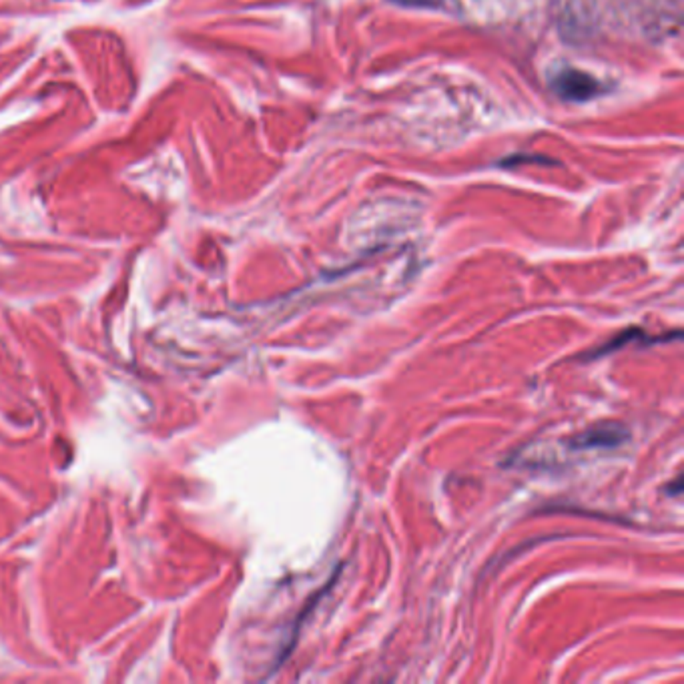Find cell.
<instances>
[{"mask_svg":"<svg viewBox=\"0 0 684 684\" xmlns=\"http://www.w3.org/2000/svg\"><path fill=\"white\" fill-rule=\"evenodd\" d=\"M550 87L560 98L572 100V103H585V100L595 98L602 93L598 80L578 68H560L552 77Z\"/></svg>","mask_w":684,"mask_h":684,"instance_id":"1","label":"cell"},{"mask_svg":"<svg viewBox=\"0 0 684 684\" xmlns=\"http://www.w3.org/2000/svg\"><path fill=\"white\" fill-rule=\"evenodd\" d=\"M628 438V431L618 424H605L598 428H590L582 431L576 438H572V448L588 450V448H615Z\"/></svg>","mask_w":684,"mask_h":684,"instance_id":"2","label":"cell"},{"mask_svg":"<svg viewBox=\"0 0 684 684\" xmlns=\"http://www.w3.org/2000/svg\"><path fill=\"white\" fill-rule=\"evenodd\" d=\"M398 5H411V6H424V8H438L440 0H394Z\"/></svg>","mask_w":684,"mask_h":684,"instance_id":"3","label":"cell"}]
</instances>
